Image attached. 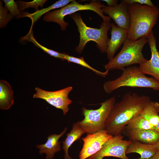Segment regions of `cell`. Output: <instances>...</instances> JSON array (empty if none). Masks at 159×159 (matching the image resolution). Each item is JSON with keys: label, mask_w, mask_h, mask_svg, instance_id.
Segmentation results:
<instances>
[{"label": "cell", "mask_w": 159, "mask_h": 159, "mask_svg": "<svg viewBox=\"0 0 159 159\" xmlns=\"http://www.w3.org/2000/svg\"><path fill=\"white\" fill-rule=\"evenodd\" d=\"M130 140L153 145L159 142V132L154 130H127Z\"/></svg>", "instance_id": "9a60e30c"}, {"label": "cell", "mask_w": 159, "mask_h": 159, "mask_svg": "<svg viewBox=\"0 0 159 159\" xmlns=\"http://www.w3.org/2000/svg\"><path fill=\"white\" fill-rule=\"evenodd\" d=\"M28 33L25 36L21 37V41L24 42V41L32 42L36 47L41 49L45 52L56 58H59L63 61L65 60L64 58L62 56L61 53L49 49L39 44L36 40L34 37L32 26Z\"/></svg>", "instance_id": "7402d4cb"}, {"label": "cell", "mask_w": 159, "mask_h": 159, "mask_svg": "<svg viewBox=\"0 0 159 159\" xmlns=\"http://www.w3.org/2000/svg\"><path fill=\"white\" fill-rule=\"evenodd\" d=\"M159 103L150 100L140 114L154 127L159 122Z\"/></svg>", "instance_id": "d6986e66"}, {"label": "cell", "mask_w": 159, "mask_h": 159, "mask_svg": "<svg viewBox=\"0 0 159 159\" xmlns=\"http://www.w3.org/2000/svg\"><path fill=\"white\" fill-rule=\"evenodd\" d=\"M122 74L117 79L105 82L103 88L110 94L122 87H143L159 90V82L154 77H148L135 66L124 68Z\"/></svg>", "instance_id": "277c9868"}, {"label": "cell", "mask_w": 159, "mask_h": 159, "mask_svg": "<svg viewBox=\"0 0 159 159\" xmlns=\"http://www.w3.org/2000/svg\"><path fill=\"white\" fill-rule=\"evenodd\" d=\"M130 24L127 38L136 41L149 34L156 24L159 16V9L156 6L134 3L128 5Z\"/></svg>", "instance_id": "7a4b0ae2"}, {"label": "cell", "mask_w": 159, "mask_h": 159, "mask_svg": "<svg viewBox=\"0 0 159 159\" xmlns=\"http://www.w3.org/2000/svg\"><path fill=\"white\" fill-rule=\"evenodd\" d=\"M105 6L100 1L92 0L89 3L82 4L75 0L62 7L59 9L49 11L45 14L43 17L44 21L47 22H53L58 24L62 31L65 30L68 26L67 22L64 20L66 15H70L77 11L84 10H90L97 13L103 19V21H110L111 18L103 14L102 8Z\"/></svg>", "instance_id": "8992f818"}, {"label": "cell", "mask_w": 159, "mask_h": 159, "mask_svg": "<svg viewBox=\"0 0 159 159\" xmlns=\"http://www.w3.org/2000/svg\"><path fill=\"white\" fill-rule=\"evenodd\" d=\"M62 56L64 58L65 60L69 62L75 63L84 67L87 68L95 72L96 74L102 77H105L108 74L109 70H106L104 72H102L97 70L93 68L88 64L84 60L82 57L80 58L70 56L64 53H61Z\"/></svg>", "instance_id": "603a6c76"}, {"label": "cell", "mask_w": 159, "mask_h": 159, "mask_svg": "<svg viewBox=\"0 0 159 159\" xmlns=\"http://www.w3.org/2000/svg\"><path fill=\"white\" fill-rule=\"evenodd\" d=\"M113 136L108 134L105 130L87 134L82 138L83 144L80 151L79 159H87L102 148L104 144Z\"/></svg>", "instance_id": "30bf717a"}, {"label": "cell", "mask_w": 159, "mask_h": 159, "mask_svg": "<svg viewBox=\"0 0 159 159\" xmlns=\"http://www.w3.org/2000/svg\"><path fill=\"white\" fill-rule=\"evenodd\" d=\"M13 91L6 81L0 80V108L2 110L9 109L13 104Z\"/></svg>", "instance_id": "ac0fdd59"}, {"label": "cell", "mask_w": 159, "mask_h": 159, "mask_svg": "<svg viewBox=\"0 0 159 159\" xmlns=\"http://www.w3.org/2000/svg\"><path fill=\"white\" fill-rule=\"evenodd\" d=\"M153 145L155 148L159 150V142Z\"/></svg>", "instance_id": "f546056e"}, {"label": "cell", "mask_w": 159, "mask_h": 159, "mask_svg": "<svg viewBox=\"0 0 159 159\" xmlns=\"http://www.w3.org/2000/svg\"><path fill=\"white\" fill-rule=\"evenodd\" d=\"M74 0H60L50 5L49 7L36 11L32 14H29L27 12H24L22 15V17H28L32 21V26L44 14L49 12L54 9L63 7L69 4L70 2L74 1Z\"/></svg>", "instance_id": "ffe728a7"}, {"label": "cell", "mask_w": 159, "mask_h": 159, "mask_svg": "<svg viewBox=\"0 0 159 159\" xmlns=\"http://www.w3.org/2000/svg\"><path fill=\"white\" fill-rule=\"evenodd\" d=\"M121 134L113 136L103 145L97 153L87 159H103L105 157L112 156L121 159H130L126 151L132 141L123 140Z\"/></svg>", "instance_id": "9c48e42d"}, {"label": "cell", "mask_w": 159, "mask_h": 159, "mask_svg": "<svg viewBox=\"0 0 159 159\" xmlns=\"http://www.w3.org/2000/svg\"><path fill=\"white\" fill-rule=\"evenodd\" d=\"M67 130L66 127L59 134L50 135L45 143L36 145V148L39 149V153L40 154H45L46 159H53L54 154L61 150V143L59 139L65 133Z\"/></svg>", "instance_id": "5bb4252c"}, {"label": "cell", "mask_w": 159, "mask_h": 159, "mask_svg": "<svg viewBox=\"0 0 159 159\" xmlns=\"http://www.w3.org/2000/svg\"><path fill=\"white\" fill-rule=\"evenodd\" d=\"M158 150L153 145L132 141L127 148L126 154L136 153L139 154L140 156L138 159H148L153 156Z\"/></svg>", "instance_id": "2e32d148"}, {"label": "cell", "mask_w": 159, "mask_h": 159, "mask_svg": "<svg viewBox=\"0 0 159 159\" xmlns=\"http://www.w3.org/2000/svg\"><path fill=\"white\" fill-rule=\"evenodd\" d=\"M72 89V87L70 86L57 91H49L36 87L33 97L44 100L56 108L61 109L65 115L69 110V105L72 102L68 95Z\"/></svg>", "instance_id": "ba28073f"}, {"label": "cell", "mask_w": 159, "mask_h": 159, "mask_svg": "<svg viewBox=\"0 0 159 159\" xmlns=\"http://www.w3.org/2000/svg\"><path fill=\"white\" fill-rule=\"evenodd\" d=\"M154 130L159 132V122L156 126L154 127Z\"/></svg>", "instance_id": "4dcf8cb0"}, {"label": "cell", "mask_w": 159, "mask_h": 159, "mask_svg": "<svg viewBox=\"0 0 159 159\" xmlns=\"http://www.w3.org/2000/svg\"><path fill=\"white\" fill-rule=\"evenodd\" d=\"M125 127L127 130H154L149 122L140 115L131 120Z\"/></svg>", "instance_id": "44dd1931"}, {"label": "cell", "mask_w": 159, "mask_h": 159, "mask_svg": "<svg viewBox=\"0 0 159 159\" xmlns=\"http://www.w3.org/2000/svg\"><path fill=\"white\" fill-rule=\"evenodd\" d=\"M47 1L46 0H34L31 1L26 2L20 0L17 1L16 2L20 11L30 7L34 8L37 11L39 10V6L42 7Z\"/></svg>", "instance_id": "cb8c5ba5"}, {"label": "cell", "mask_w": 159, "mask_h": 159, "mask_svg": "<svg viewBox=\"0 0 159 159\" xmlns=\"http://www.w3.org/2000/svg\"><path fill=\"white\" fill-rule=\"evenodd\" d=\"M115 97L110 98L101 103L96 110H89L83 107L82 109L84 119L78 121L79 125L87 134L105 130L106 122L115 104Z\"/></svg>", "instance_id": "52a82bcc"}, {"label": "cell", "mask_w": 159, "mask_h": 159, "mask_svg": "<svg viewBox=\"0 0 159 159\" xmlns=\"http://www.w3.org/2000/svg\"><path fill=\"white\" fill-rule=\"evenodd\" d=\"M148 42L146 37L136 41L127 39L120 51L106 64L104 65L106 70L116 69L122 70L126 67L136 64H140L147 60L142 53L145 45Z\"/></svg>", "instance_id": "5b68a950"}, {"label": "cell", "mask_w": 159, "mask_h": 159, "mask_svg": "<svg viewBox=\"0 0 159 159\" xmlns=\"http://www.w3.org/2000/svg\"><path fill=\"white\" fill-rule=\"evenodd\" d=\"M2 2L0 1V27L3 28L6 26L8 23L13 18L8 13V10L6 7L2 6Z\"/></svg>", "instance_id": "484cf974"}, {"label": "cell", "mask_w": 159, "mask_h": 159, "mask_svg": "<svg viewBox=\"0 0 159 159\" xmlns=\"http://www.w3.org/2000/svg\"><path fill=\"white\" fill-rule=\"evenodd\" d=\"M128 5L123 0L115 6H105L101 9L103 13L114 20L117 26L128 30L130 24Z\"/></svg>", "instance_id": "7c38bea8"}, {"label": "cell", "mask_w": 159, "mask_h": 159, "mask_svg": "<svg viewBox=\"0 0 159 159\" xmlns=\"http://www.w3.org/2000/svg\"><path fill=\"white\" fill-rule=\"evenodd\" d=\"M5 6L10 12V14L13 18H19L22 17L18 6L16 2L13 0H4Z\"/></svg>", "instance_id": "d4e9b609"}, {"label": "cell", "mask_w": 159, "mask_h": 159, "mask_svg": "<svg viewBox=\"0 0 159 159\" xmlns=\"http://www.w3.org/2000/svg\"><path fill=\"white\" fill-rule=\"evenodd\" d=\"M125 1L128 5L137 3L141 5H146L151 7H154V5L150 0H124Z\"/></svg>", "instance_id": "4316f807"}, {"label": "cell", "mask_w": 159, "mask_h": 159, "mask_svg": "<svg viewBox=\"0 0 159 159\" xmlns=\"http://www.w3.org/2000/svg\"><path fill=\"white\" fill-rule=\"evenodd\" d=\"M106 2L108 6H113L118 4V1L117 0H101Z\"/></svg>", "instance_id": "83f0119b"}, {"label": "cell", "mask_w": 159, "mask_h": 159, "mask_svg": "<svg viewBox=\"0 0 159 159\" xmlns=\"http://www.w3.org/2000/svg\"><path fill=\"white\" fill-rule=\"evenodd\" d=\"M85 133V132L78 122L73 124L72 130L67 134L65 139L62 142V149L64 150L65 159H72L68 154V149L75 141L80 140L81 136Z\"/></svg>", "instance_id": "e0dca14e"}, {"label": "cell", "mask_w": 159, "mask_h": 159, "mask_svg": "<svg viewBox=\"0 0 159 159\" xmlns=\"http://www.w3.org/2000/svg\"><path fill=\"white\" fill-rule=\"evenodd\" d=\"M148 159H159V150L157 151L153 156Z\"/></svg>", "instance_id": "f1b7e54d"}, {"label": "cell", "mask_w": 159, "mask_h": 159, "mask_svg": "<svg viewBox=\"0 0 159 159\" xmlns=\"http://www.w3.org/2000/svg\"><path fill=\"white\" fill-rule=\"evenodd\" d=\"M111 37L107 44L106 53L108 59H113L115 54L127 38L128 30L111 24Z\"/></svg>", "instance_id": "4fadbf2b"}, {"label": "cell", "mask_w": 159, "mask_h": 159, "mask_svg": "<svg viewBox=\"0 0 159 159\" xmlns=\"http://www.w3.org/2000/svg\"><path fill=\"white\" fill-rule=\"evenodd\" d=\"M150 100L149 96L136 92L125 94L114 105L106 122L105 130L112 136L120 135L128 123L139 115Z\"/></svg>", "instance_id": "6da1fadb"}, {"label": "cell", "mask_w": 159, "mask_h": 159, "mask_svg": "<svg viewBox=\"0 0 159 159\" xmlns=\"http://www.w3.org/2000/svg\"><path fill=\"white\" fill-rule=\"evenodd\" d=\"M69 16L75 22L80 33V42L75 48L76 52L81 53L87 43L93 41L96 43L97 47L101 52L106 53L107 44L109 39L108 32L111 28L110 21H103L99 29L94 28L87 26L79 13H74Z\"/></svg>", "instance_id": "3957f363"}, {"label": "cell", "mask_w": 159, "mask_h": 159, "mask_svg": "<svg viewBox=\"0 0 159 159\" xmlns=\"http://www.w3.org/2000/svg\"><path fill=\"white\" fill-rule=\"evenodd\" d=\"M148 43L151 56L150 59L140 64L139 68L144 74L150 75L159 82V52L153 31L148 36Z\"/></svg>", "instance_id": "8fae6325"}]
</instances>
